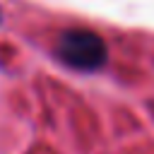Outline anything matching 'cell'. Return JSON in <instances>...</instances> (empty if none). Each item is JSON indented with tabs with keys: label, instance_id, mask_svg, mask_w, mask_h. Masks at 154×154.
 I'll use <instances>...</instances> for the list:
<instances>
[{
	"label": "cell",
	"instance_id": "6da1fadb",
	"mask_svg": "<svg viewBox=\"0 0 154 154\" xmlns=\"http://www.w3.org/2000/svg\"><path fill=\"white\" fill-rule=\"evenodd\" d=\"M58 58L82 72H94L106 65L108 60V48L103 38L89 29H67L60 34L58 46H55Z\"/></svg>",
	"mask_w": 154,
	"mask_h": 154
}]
</instances>
